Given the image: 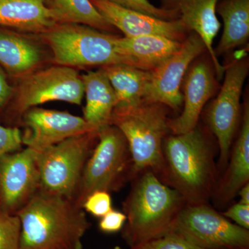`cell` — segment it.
Segmentation results:
<instances>
[{
	"instance_id": "6da1fadb",
	"label": "cell",
	"mask_w": 249,
	"mask_h": 249,
	"mask_svg": "<svg viewBox=\"0 0 249 249\" xmlns=\"http://www.w3.org/2000/svg\"><path fill=\"white\" fill-rule=\"evenodd\" d=\"M163 183L178 191L188 204H208L219 178L213 145L202 128L172 134L163 143Z\"/></svg>"
},
{
	"instance_id": "7a4b0ae2",
	"label": "cell",
	"mask_w": 249,
	"mask_h": 249,
	"mask_svg": "<svg viewBox=\"0 0 249 249\" xmlns=\"http://www.w3.org/2000/svg\"><path fill=\"white\" fill-rule=\"evenodd\" d=\"M130 182V191L123 203L127 219L121 234L131 249L170 232L187 203L151 170L137 174Z\"/></svg>"
},
{
	"instance_id": "3957f363",
	"label": "cell",
	"mask_w": 249,
	"mask_h": 249,
	"mask_svg": "<svg viewBox=\"0 0 249 249\" xmlns=\"http://www.w3.org/2000/svg\"><path fill=\"white\" fill-rule=\"evenodd\" d=\"M19 249H83L91 227L85 211L73 199L38 191L17 214Z\"/></svg>"
},
{
	"instance_id": "277c9868",
	"label": "cell",
	"mask_w": 249,
	"mask_h": 249,
	"mask_svg": "<svg viewBox=\"0 0 249 249\" xmlns=\"http://www.w3.org/2000/svg\"><path fill=\"white\" fill-rule=\"evenodd\" d=\"M168 108L157 103L142 101L128 109L113 111L110 124L124 134L133 163V178L151 170L161 178L164 172L163 141L171 134Z\"/></svg>"
},
{
	"instance_id": "5b68a950",
	"label": "cell",
	"mask_w": 249,
	"mask_h": 249,
	"mask_svg": "<svg viewBox=\"0 0 249 249\" xmlns=\"http://www.w3.org/2000/svg\"><path fill=\"white\" fill-rule=\"evenodd\" d=\"M41 36L52 49L58 65L73 68L124 64L134 67L132 60L119 53L117 36L89 26L61 23Z\"/></svg>"
},
{
	"instance_id": "8992f818",
	"label": "cell",
	"mask_w": 249,
	"mask_h": 249,
	"mask_svg": "<svg viewBox=\"0 0 249 249\" xmlns=\"http://www.w3.org/2000/svg\"><path fill=\"white\" fill-rule=\"evenodd\" d=\"M133 163L127 141L113 124L98 130V142L85 165L73 201L81 206L95 191H119L133 178Z\"/></svg>"
},
{
	"instance_id": "52a82bcc",
	"label": "cell",
	"mask_w": 249,
	"mask_h": 249,
	"mask_svg": "<svg viewBox=\"0 0 249 249\" xmlns=\"http://www.w3.org/2000/svg\"><path fill=\"white\" fill-rule=\"evenodd\" d=\"M97 142L98 131H93L36 151L39 191L73 200L85 165Z\"/></svg>"
},
{
	"instance_id": "ba28073f",
	"label": "cell",
	"mask_w": 249,
	"mask_h": 249,
	"mask_svg": "<svg viewBox=\"0 0 249 249\" xmlns=\"http://www.w3.org/2000/svg\"><path fill=\"white\" fill-rule=\"evenodd\" d=\"M170 232L204 249H249V230L230 222L209 203L186 204Z\"/></svg>"
},
{
	"instance_id": "9c48e42d",
	"label": "cell",
	"mask_w": 249,
	"mask_h": 249,
	"mask_svg": "<svg viewBox=\"0 0 249 249\" xmlns=\"http://www.w3.org/2000/svg\"><path fill=\"white\" fill-rule=\"evenodd\" d=\"M224 84L206 113L208 127L217 141L218 171L227 167L241 115V95L249 73L247 58L235 59L225 67Z\"/></svg>"
},
{
	"instance_id": "30bf717a",
	"label": "cell",
	"mask_w": 249,
	"mask_h": 249,
	"mask_svg": "<svg viewBox=\"0 0 249 249\" xmlns=\"http://www.w3.org/2000/svg\"><path fill=\"white\" fill-rule=\"evenodd\" d=\"M84 96L81 76L71 67H49L24 76L15 99L14 114L19 119L31 108L51 101L80 106Z\"/></svg>"
},
{
	"instance_id": "8fae6325",
	"label": "cell",
	"mask_w": 249,
	"mask_h": 249,
	"mask_svg": "<svg viewBox=\"0 0 249 249\" xmlns=\"http://www.w3.org/2000/svg\"><path fill=\"white\" fill-rule=\"evenodd\" d=\"M206 52L204 41L190 33L181 47L160 66L152 70L144 101L157 103L178 111L183 106L181 85L187 70L196 58Z\"/></svg>"
},
{
	"instance_id": "7c38bea8",
	"label": "cell",
	"mask_w": 249,
	"mask_h": 249,
	"mask_svg": "<svg viewBox=\"0 0 249 249\" xmlns=\"http://www.w3.org/2000/svg\"><path fill=\"white\" fill-rule=\"evenodd\" d=\"M39 189L36 150L26 147L0 160V209L17 214Z\"/></svg>"
},
{
	"instance_id": "4fadbf2b",
	"label": "cell",
	"mask_w": 249,
	"mask_h": 249,
	"mask_svg": "<svg viewBox=\"0 0 249 249\" xmlns=\"http://www.w3.org/2000/svg\"><path fill=\"white\" fill-rule=\"evenodd\" d=\"M20 122L23 145L39 151L70 137L93 132L94 129L83 117L68 111L33 107L24 113Z\"/></svg>"
},
{
	"instance_id": "5bb4252c",
	"label": "cell",
	"mask_w": 249,
	"mask_h": 249,
	"mask_svg": "<svg viewBox=\"0 0 249 249\" xmlns=\"http://www.w3.org/2000/svg\"><path fill=\"white\" fill-rule=\"evenodd\" d=\"M182 84V111L168 122L172 134L188 133L197 126L204 106L217 90L213 65L205 60H195L187 70Z\"/></svg>"
},
{
	"instance_id": "9a60e30c",
	"label": "cell",
	"mask_w": 249,
	"mask_h": 249,
	"mask_svg": "<svg viewBox=\"0 0 249 249\" xmlns=\"http://www.w3.org/2000/svg\"><path fill=\"white\" fill-rule=\"evenodd\" d=\"M113 27L124 33V37L159 36L183 42L190 32L181 19L164 20L109 2L90 0Z\"/></svg>"
},
{
	"instance_id": "2e32d148",
	"label": "cell",
	"mask_w": 249,
	"mask_h": 249,
	"mask_svg": "<svg viewBox=\"0 0 249 249\" xmlns=\"http://www.w3.org/2000/svg\"><path fill=\"white\" fill-rule=\"evenodd\" d=\"M219 0H160V8L174 11L190 32L196 33L204 41L217 79H222L226 67L219 62L213 47L221 27L216 14Z\"/></svg>"
},
{
	"instance_id": "e0dca14e",
	"label": "cell",
	"mask_w": 249,
	"mask_h": 249,
	"mask_svg": "<svg viewBox=\"0 0 249 249\" xmlns=\"http://www.w3.org/2000/svg\"><path fill=\"white\" fill-rule=\"evenodd\" d=\"M249 183V106L245 101L242 125L231 147L224 173L218 179L211 199L217 207L224 208L237 196L242 186Z\"/></svg>"
},
{
	"instance_id": "ac0fdd59",
	"label": "cell",
	"mask_w": 249,
	"mask_h": 249,
	"mask_svg": "<svg viewBox=\"0 0 249 249\" xmlns=\"http://www.w3.org/2000/svg\"><path fill=\"white\" fill-rule=\"evenodd\" d=\"M182 42L159 36L119 37L116 46L119 53L140 70L151 71L170 58L181 47Z\"/></svg>"
},
{
	"instance_id": "d6986e66",
	"label": "cell",
	"mask_w": 249,
	"mask_h": 249,
	"mask_svg": "<svg viewBox=\"0 0 249 249\" xmlns=\"http://www.w3.org/2000/svg\"><path fill=\"white\" fill-rule=\"evenodd\" d=\"M57 24L45 0H0V25L42 34Z\"/></svg>"
},
{
	"instance_id": "ffe728a7",
	"label": "cell",
	"mask_w": 249,
	"mask_h": 249,
	"mask_svg": "<svg viewBox=\"0 0 249 249\" xmlns=\"http://www.w3.org/2000/svg\"><path fill=\"white\" fill-rule=\"evenodd\" d=\"M84 86L86 105L83 119L95 130L110 124L116 106V96L106 71L101 67L81 76Z\"/></svg>"
},
{
	"instance_id": "44dd1931",
	"label": "cell",
	"mask_w": 249,
	"mask_h": 249,
	"mask_svg": "<svg viewBox=\"0 0 249 249\" xmlns=\"http://www.w3.org/2000/svg\"><path fill=\"white\" fill-rule=\"evenodd\" d=\"M116 96L114 111L123 110L138 106L144 101L151 72L124 64L102 67Z\"/></svg>"
},
{
	"instance_id": "7402d4cb",
	"label": "cell",
	"mask_w": 249,
	"mask_h": 249,
	"mask_svg": "<svg viewBox=\"0 0 249 249\" xmlns=\"http://www.w3.org/2000/svg\"><path fill=\"white\" fill-rule=\"evenodd\" d=\"M216 14L224 22L220 41L214 49L216 57L243 45L249 37V0H219Z\"/></svg>"
},
{
	"instance_id": "603a6c76",
	"label": "cell",
	"mask_w": 249,
	"mask_h": 249,
	"mask_svg": "<svg viewBox=\"0 0 249 249\" xmlns=\"http://www.w3.org/2000/svg\"><path fill=\"white\" fill-rule=\"evenodd\" d=\"M42 61L40 49L29 39L0 31V65L15 75L33 72Z\"/></svg>"
},
{
	"instance_id": "cb8c5ba5",
	"label": "cell",
	"mask_w": 249,
	"mask_h": 249,
	"mask_svg": "<svg viewBox=\"0 0 249 249\" xmlns=\"http://www.w3.org/2000/svg\"><path fill=\"white\" fill-rule=\"evenodd\" d=\"M58 24L73 23L83 24L99 31L111 32L112 27L100 14L90 0H45Z\"/></svg>"
},
{
	"instance_id": "d4e9b609",
	"label": "cell",
	"mask_w": 249,
	"mask_h": 249,
	"mask_svg": "<svg viewBox=\"0 0 249 249\" xmlns=\"http://www.w3.org/2000/svg\"><path fill=\"white\" fill-rule=\"evenodd\" d=\"M20 235L19 217L0 209V249H19Z\"/></svg>"
},
{
	"instance_id": "484cf974",
	"label": "cell",
	"mask_w": 249,
	"mask_h": 249,
	"mask_svg": "<svg viewBox=\"0 0 249 249\" xmlns=\"http://www.w3.org/2000/svg\"><path fill=\"white\" fill-rule=\"evenodd\" d=\"M109 2L122 6L125 9L133 10L142 14L148 15L164 20L178 19V14L160 7H157L148 0H106Z\"/></svg>"
},
{
	"instance_id": "4316f807",
	"label": "cell",
	"mask_w": 249,
	"mask_h": 249,
	"mask_svg": "<svg viewBox=\"0 0 249 249\" xmlns=\"http://www.w3.org/2000/svg\"><path fill=\"white\" fill-rule=\"evenodd\" d=\"M131 249H204L195 245L175 232L165 235L145 242Z\"/></svg>"
},
{
	"instance_id": "83f0119b",
	"label": "cell",
	"mask_w": 249,
	"mask_h": 249,
	"mask_svg": "<svg viewBox=\"0 0 249 249\" xmlns=\"http://www.w3.org/2000/svg\"><path fill=\"white\" fill-rule=\"evenodd\" d=\"M82 208L93 217H103L113 209L110 193L103 191L93 192L85 199Z\"/></svg>"
},
{
	"instance_id": "f1b7e54d",
	"label": "cell",
	"mask_w": 249,
	"mask_h": 249,
	"mask_svg": "<svg viewBox=\"0 0 249 249\" xmlns=\"http://www.w3.org/2000/svg\"><path fill=\"white\" fill-rule=\"evenodd\" d=\"M22 132L17 127L0 124V160L4 156L22 150Z\"/></svg>"
},
{
	"instance_id": "f546056e",
	"label": "cell",
	"mask_w": 249,
	"mask_h": 249,
	"mask_svg": "<svg viewBox=\"0 0 249 249\" xmlns=\"http://www.w3.org/2000/svg\"><path fill=\"white\" fill-rule=\"evenodd\" d=\"M126 219L127 217L124 212L112 209L101 218L98 224V229L104 233H116L122 231Z\"/></svg>"
},
{
	"instance_id": "4dcf8cb0",
	"label": "cell",
	"mask_w": 249,
	"mask_h": 249,
	"mask_svg": "<svg viewBox=\"0 0 249 249\" xmlns=\"http://www.w3.org/2000/svg\"><path fill=\"white\" fill-rule=\"evenodd\" d=\"M222 214L239 227L249 230V205L236 203Z\"/></svg>"
},
{
	"instance_id": "1f68e13d",
	"label": "cell",
	"mask_w": 249,
	"mask_h": 249,
	"mask_svg": "<svg viewBox=\"0 0 249 249\" xmlns=\"http://www.w3.org/2000/svg\"><path fill=\"white\" fill-rule=\"evenodd\" d=\"M12 88L9 84L4 73L0 71V107H3L12 95Z\"/></svg>"
},
{
	"instance_id": "d6a6232c",
	"label": "cell",
	"mask_w": 249,
	"mask_h": 249,
	"mask_svg": "<svg viewBox=\"0 0 249 249\" xmlns=\"http://www.w3.org/2000/svg\"><path fill=\"white\" fill-rule=\"evenodd\" d=\"M237 196H240L239 203L242 204L249 205V183H247L245 186H242L237 193Z\"/></svg>"
},
{
	"instance_id": "836d02e7",
	"label": "cell",
	"mask_w": 249,
	"mask_h": 249,
	"mask_svg": "<svg viewBox=\"0 0 249 249\" xmlns=\"http://www.w3.org/2000/svg\"><path fill=\"white\" fill-rule=\"evenodd\" d=\"M108 249H123L121 248V247H112V248Z\"/></svg>"
}]
</instances>
